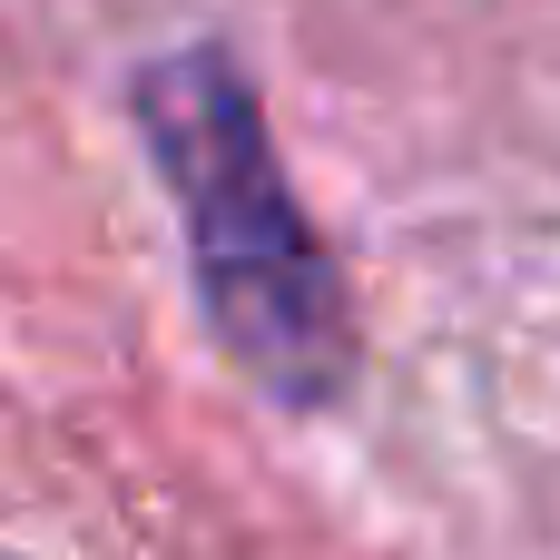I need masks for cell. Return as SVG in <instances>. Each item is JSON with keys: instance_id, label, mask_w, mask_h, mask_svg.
Returning a JSON list of instances; mask_svg holds the SVG:
<instances>
[{"instance_id": "cell-1", "label": "cell", "mask_w": 560, "mask_h": 560, "mask_svg": "<svg viewBox=\"0 0 560 560\" xmlns=\"http://www.w3.org/2000/svg\"><path fill=\"white\" fill-rule=\"evenodd\" d=\"M128 118L177 207L187 285L207 305L217 354L276 413H335L354 394L364 325H354V285H345L325 226L305 217V197L285 177L256 69L226 39L158 49L128 79Z\"/></svg>"}]
</instances>
